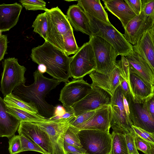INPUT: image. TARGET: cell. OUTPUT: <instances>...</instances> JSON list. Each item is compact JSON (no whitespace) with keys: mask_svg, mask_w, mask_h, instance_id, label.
I'll list each match as a JSON object with an SVG mask.
<instances>
[{"mask_svg":"<svg viewBox=\"0 0 154 154\" xmlns=\"http://www.w3.org/2000/svg\"><path fill=\"white\" fill-rule=\"evenodd\" d=\"M34 82L29 85H20L12 93L27 102L33 103L38 114L46 119L53 115L55 107L46 101V95L55 88L61 82L54 78L49 79L43 75L37 69L33 73Z\"/></svg>","mask_w":154,"mask_h":154,"instance_id":"1","label":"cell"},{"mask_svg":"<svg viewBox=\"0 0 154 154\" xmlns=\"http://www.w3.org/2000/svg\"><path fill=\"white\" fill-rule=\"evenodd\" d=\"M30 57L38 65H44L46 72L61 82H69L71 77L69 65L71 57L64 52L45 41L42 45L33 48Z\"/></svg>","mask_w":154,"mask_h":154,"instance_id":"2","label":"cell"},{"mask_svg":"<svg viewBox=\"0 0 154 154\" xmlns=\"http://www.w3.org/2000/svg\"><path fill=\"white\" fill-rule=\"evenodd\" d=\"M85 13L89 21L92 35L105 40L113 47L119 55L126 56L132 53L133 45L111 24L105 23Z\"/></svg>","mask_w":154,"mask_h":154,"instance_id":"3","label":"cell"},{"mask_svg":"<svg viewBox=\"0 0 154 154\" xmlns=\"http://www.w3.org/2000/svg\"><path fill=\"white\" fill-rule=\"evenodd\" d=\"M89 41L94 57L95 71L105 75L109 74L116 66L119 54L110 44L101 37L92 35Z\"/></svg>","mask_w":154,"mask_h":154,"instance_id":"4","label":"cell"},{"mask_svg":"<svg viewBox=\"0 0 154 154\" xmlns=\"http://www.w3.org/2000/svg\"><path fill=\"white\" fill-rule=\"evenodd\" d=\"M45 11L48 23L47 39L45 41L64 51L63 36L73 28L66 15L58 7Z\"/></svg>","mask_w":154,"mask_h":154,"instance_id":"5","label":"cell"},{"mask_svg":"<svg viewBox=\"0 0 154 154\" xmlns=\"http://www.w3.org/2000/svg\"><path fill=\"white\" fill-rule=\"evenodd\" d=\"M2 66L0 90L4 97L12 93L17 87L25 84L24 74L26 69L20 65L18 59L14 57L5 59L2 62Z\"/></svg>","mask_w":154,"mask_h":154,"instance_id":"6","label":"cell"},{"mask_svg":"<svg viewBox=\"0 0 154 154\" xmlns=\"http://www.w3.org/2000/svg\"><path fill=\"white\" fill-rule=\"evenodd\" d=\"M73 117L67 119L49 120L33 122L48 134L51 143V154H66L64 146L66 132L71 125Z\"/></svg>","mask_w":154,"mask_h":154,"instance_id":"7","label":"cell"},{"mask_svg":"<svg viewBox=\"0 0 154 154\" xmlns=\"http://www.w3.org/2000/svg\"><path fill=\"white\" fill-rule=\"evenodd\" d=\"M79 135L86 154H110L111 138L109 132L93 130L79 131Z\"/></svg>","mask_w":154,"mask_h":154,"instance_id":"8","label":"cell"},{"mask_svg":"<svg viewBox=\"0 0 154 154\" xmlns=\"http://www.w3.org/2000/svg\"><path fill=\"white\" fill-rule=\"evenodd\" d=\"M110 105L112 111L111 127L112 129L134 133L129 117L128 102L119 85L112 97Z\"/></svg>","mask_w":154,"mask_h":154,"instance_id":"9","label":"cell"},{"mask_svg":"<svg viewBox=\"0 0 154 154\" xmlns=\"http://www.w3.org/2000/svg\"><path fill=\"white\" fill-rule=\"evenodd\" d=\"M69 68L71 77L76 79L83 78L95 70L94 57L89 41L79 47L77 52L71 57Z\"/></svg>","mask_w":154,"mask_h":154,"instance_id":"10","label":"cell"},{"mask_svg":"<svg viewBox=\"0 0 154 154\" xmlns=\"http://www.w3.org/2000/svg\"><path fill=\"white\" fill-rule=\"evenodd\" d=\"M91 87V90L86 96L71 107L75 117L110 104L112 97L108 93L99 87Z\"/></svg>","mask_w":154,"mask_h":154,"instance_id":"11","label":"cell"},{"mask_svg":"<svg viewBox=\"0 0 154 154\" xmlns=\"http://www.w3.org/2000/svg\"><path fill=\"white\" fill-rule=\"evenodd\" d=\"M91 89V84L83 78L73 79L66 83L61 90L59 100L64 108L70 107L84 98Z\"/></svg>","mask_w":154,"mask_h":154,"instance_id":"12","label":"cell"},{"mask_svg":"<svg viewBox=\"0 0 154 154\" xmlns=\"http://www.w3.org/2000/svg\"><path fill=\"white\" fill-rule=\"evenodd\" d=\"M154 16H146L142 10L127 24L123 35L126 40L132 45L136 44L144 33L154 26Z\"/></svg>","mask_w":154,"mask_h":154,"instance_id":"13","label":"cell"},{"mask_svg":"<svg viewBox=\"0 0 154 154\" xmlns=\"http://www.w3.org/2000/svg\"><path fill=\"white\" fill-rule=\"evenodd\" d=\"M129 117L132 125L154 134V118L143 107L142 103L134 101L130 93L126 97Z\"/></svg>","mask_w":154,"mask_h":154,"instance_id":"14","label":"cell"},{"mask_svg":"<svg viewBox=\"0 0 154 154\" xmlns=\"http://www.w3.org/2000/svg\"><path fill=\"white\" fill-rule=\"evenodd\" d=\"M129 67L128 84L130 93L134 101L142 103L147 98L154 95V85L145 80L129 64Z\"/></svg>","mask_w":154,"mask_h":154,"instance_id":"15","label":"cell"},{"mask_svg":"<svg viewBox=\"0 0 154 154\" xmlns=\"http://www.w3.org/2000/svg\"><path fill=\"white\" fill-rule=\"evenodd\" d=\"M22 134L42 148L47 153L51 154V148L46 132L32 122H21L17 129Z\"/></svg>","mask_w":154,"mask_h":154,"instance_id":"16","label":"cell"},{"mask_svg":"<svg viewBox=\"0 0 154 154\" xmlns=\"http://www.w3.org/2000/svg\"><path fill=\"white\" fill-rule=\"evenodd\" d=\"M121 73L120 68L117 63L115 68L109 74L105 75L94 70L89 74L92 81L91 85L103 89L112 97L120 85Z\"/></svg>","mask_w":154,"mask_h":154,"instance_id":"17","label":"cell"},{"mask_svg":"<svg viewBox=\"0 0 154 154\" xmlns=\"http://www.w3.org/2000/svg\"><path fill=\"white\" fill-rule=\"evenodd\" d=\"M112 121L111 105H105L100 108L87 122L77 128L79 131L93 130L109 132Z\"/></svg>","mask_w":154,"mask_h":154,"instance_id":"18","label":"cell"},{"mask_svg":"<svg viewBox=\"0 0 154 154\" xmlns=\"http://www.w3.org/2000/svg\"><path fill=\"white\" fill-rule=\"evenodd\" d=\"M129 65L149 83L154 85L153 72L140 52L133 45V51L130 54L125 56Z\"/></svg>","mask_w":154,"mask_h":154,"instance_id":"19","label":"cell"},{"mask_svg":"<svg viewBox=\"0 0 154 154\" xmlns=\"http://www.w3.org/2000/svg\"><path fill=\"white\" fill-rule=\"evenodd\" d=\"M22 8V5L17 2L0 5V31L1 32L9 31L16 25Z\"/></svg>","mask_w":154,"mask_h":154,"instance_id":"20","label":"cell"},{"mask_svg":"<svg viewBox=\"0 0 154 154\" xmlns=\"http://www.w3.org/2000/svg\"><path fill=\"white\" fill-rule=\"evenodd\" d=\"M72 26L75 30L92 35L89 19L85 12L77 4L69 6L66 15Z\"/></svg>","mask_w":154,"mask_h":154,"instance_id":"21","label":"cell"},{"mask_svg":"<svg viewBox=\"0 0 154 154\" xmlns=\"http://www.w3.org/2000/svg\"><path fill=\"white\" fill-rule=\"evenodd\" d=\"M104 7L117 17L124 28L128 22L136 16L124 0H103Z\"/></svg>","mask_w":154,"mask_h":154,"instance_id":"22","label":"cell"},{"mask_svg":"<svg viewBox=\"0 0 154 154\" xmlns=\"http://www.w3.org/2000/svg\"><path fill=\"white\" fill-rule=\"evenodd\" d=\"M20 123L6 112L5 103L0 96V137L10 138L15 135Z\"/></svg>","mask_w":154,"mask_h":154,"instance_id":"23","label":"cell"},{"mask_svg":"<svg viewBox=\"0 0 154 154\" xmlns=\"http://www.w3.org/2000/svg\"><path fill=\"white\" fill-rule=\"evenodd\" d=\"M134 46L142 53L154 72V26L146 30Z\"/></svg>","mask_w":154,"mask_h":154,"instance_id":"24","label":"cell"},{"mask_svg":"<svg viewBox=\"0 0 154 154\" xmlns=\"http://www.w3.org/2000/svg\"><path fill=\"white\" fill-rule=\"evenodd\" d=\"M77 4L85 13L105 23L111 24L100 0H79Z\"/></svg>","mask_w":154,"mask_h":154,"instance_id":"25","label":"cell"},{"mask_svg":"<svg viewBox=\"0 0 154 154\" xmlns=\"http://www.w3.org/2000/svg\"><path fill=\"white\" fill-rule=\"evenodd\" d=\"M110 154H129L123 131L112 129Z\"/></svg>","mask_w":154,"mask_h":154,"instance_id":"26","label":"cell"},{"mask_svg":"<svg viewBox=\"0 0 154 154\" xmlns=\"http://www.w3.org/2000/svg\"><path fill=\"white\" fill-rule=\"evenodd\" d=\"M6 112L20 122L38 121L46 119L38 113L13 107L6 105Z\"/></svg>","mask_w":154,"mask_h":154,"instance_id":"27","label":"cell"},{"mask_svg":"<svg viewBox=\"0 0 154 154\" xmlns=\"http://www.w3.org/2000/svg\"><path fill=\"white\" fill-rule=\"evenodd\" d=\"M3 100L7 105L38 114V111L33 103L25 102L12 93L4 97Z\"/></svg>","mask_w":154,"mask_h":154,"instance_id":"28","label":"cell"},{"mask_svg":"<svg viewBox=\"0 0 154 154\" xmlns=\"http://www.w3.org/2000/svg\"><path fill=\"white\" fill-rule=\"evenodd\" d=\"M32 27L34 28V32L38 34L45 41L47 40L48 23L46 11L37 16L33 23Z\"/></svg>","mask_w":154,"mask_h":154,"instance_id":"29","label":"cell"},{"mask_svg":"<svg viewBox=\"0 0 154 154\" xmlns=\"http://www.w3.org/2000/svg\"><path fill=\"white\" fill-rule=\"evenodd\" d=\"M64 51L68 56L75 54L79 47L75 38L73 29L68 31L63 36Z\"/></svg>","mask_w":154,"mask_h":154,"instance_id":"30","label":"cell"},{"mask_svg":"<svg viewBox=\"0 0 154 154\" xmlns=\"http://www.w3.org/2000/svg\"><path fill=\"white\" fill-rule=\"evenodd\" d=\"M78 129L71 125L66 132L64 138V141L75 146L82 147L78 134Z\"/></svg>","mask_w":154,"mask_h":154,"instance_id":"31","label":"cell"},{"mask_svg":"<svg viewBox=\"0 0 154 154\" xmlns=\"http://www.w3.org/2000/svg\"><path fill=\"white\" fill-rule=\"evenodd\" d=\"M134 142L136 148L145 154H154V144L139 136L135 133Z\"/></svg>","mask_w":154,"mask_h":154,"instance_id":"32","label":"cell"},{"mask_svg":"<svg viewBox=\"0 0 154 154\" xmlns=\"http://www.w3.org/2000/svg\"><path fill=\"white\" fill-rule=\"evenodd\" d=\"M19 135L21 144V152L31 151L38 152L42 154H47L42 148L22 134Z\"/></svg>","mask_w":154,"mask_h":154,"instance_id":"33","label":"cell"},{"mask_svg":"<svg viewBox=\"0 0 154 154\" xmlns=\"http://www.w3.org/2000/svg\"><path fill=\"white\" fill-rule=\"evenodd\" d=\"M23 7L26 10L36 11L38 10L48 11L46 7V2L40 0H22L19 1Z\"/></svg>","mask_w":154,"mask_h":154,"instance_id":"34","label":"cell"},{"mask_svg":"<svg viewBox=\"0 0 154 154\" xmlns=\"http://www.w3.org/2000/svg\"><path fill=\"white\" fill-rule=\"evenodd\" d=\"M100 107L94 110L88 112L75 117L71 121V125L78 128L87 122Z\"/></svg>","mask_w":154,"mask_h":154,"instance_id":"35","label":"cell"},{"mask_svg":"<svg viewBox=\"0 0 154 154\" xmlns=\"http://www.w3.org/2000/svg\"><path fill=\"white\" fill-rule=\"evenodd\" d=\"M8 150L10 154L21 152V144L19 135H14L9 139Z\"/></svg>","mask_w":154,"mask_h":154,"instance_id":"36","label":"cell"},{"mask_svg":"<svg viewBox=\"0 0 154 154\" xmlns=\"http://www.w3.org/2000/svg\"><path fill=\"white\" fill-rule=\"evenodd\" d=\"M123 131L125 134L129 154H139L135 146L134 136L135 132L132 133L127 131Z\"/></svg>","mask_w":154,"mask_h":154,"instance_id":"37","label":"cell"},{"mask_svg":"<svg viewBox=\"0 0 154 154\" xmlns=\"http://www.w3.org/2000/svg\"><path fill=\"white\" fill-rule=\"evenodd\" d=\"M142 10L147 17L154 16V0H141Z\"/></svg>","mask_w":154,"mask_h":154,"instance_id":"38","label":"cell"},{"mask_svg":"<svg viewBox=\"0 0 154 154\" xmlns=\"http://www.w3.org/2000/svg\"><path fill=\"white\" fill-rule=\"evenodd\" d=\"M132 128L135 133L140 137L154 144V134L149 133L133 125Z\"/></svg>","mask_w":154,"mask_h":154,"instance_id":"39","label":"cell"},{"mask_svg":"<svg viewBox=\"0 0 154 154\" xmlns=\"http://www.w3.org/2000/svg\"><path fill=\"white\" fill-rule=\"evenodd\" d=\"M142 104L145 110L152 117L154 118V95L147 98Z\"/></svg>","mask_w":154,"mask_h":154,"instance_id":"40","label":"cell"},{"mask_svg":"<svg viewBox=\"0 0 154 154\" xmlns=\"http://www.w3.org/2000/svg\"><path fill=\"white\" fill-rule=\"evenodd\" d=\"M124 0L136 15L140 14L142 11L141 0Z\"/></svg>","mask_w":154,"mask_h":154,"instance_id":"41","label":"cell"},{"mask_svg":"<svg viewBox=\"0 0 154 154\" xmlns=\"http://www.w3.org/2000/svg\"><path fill=\"white\" fill-rule=\"evenodd\" d=\"M7 35H2L0 36V61L3 59L4 56L7 53Z\"/></svg>","mask_w":154,"mask_h":154,"instance_id":"42","label":"cell"},{"mask_svg":"<svg viewBox=\"0 0 154 154\" xmlns=\"http://www.w3.org/2000/svg\"><path fill=\"white\" fill-rule=\"evenodd\" d=\"M63 146L66 152L75 153H85V151L82 147L73 146L64 141L63 143Z\"/></svg>","mask_w":154,"mask_h":154,"instance_id":"43","label":"cell"},{"mask_svg":"<svg viewBox=\"0 0 154 154\" xmlns=\"http://www.w3.org/2000/svg\"><path fill=\"white\" fill-rule=\"evenodd\" d=\"M119 86L124 96L125 97H127L130 94L128 84V82L121 76Z\"/></svg>","mask_w":154,"mask_h":154,"instance_id":"44","label":"cell"},{"mask_svg":"<svg viewBox=\"0 0 154 154\" xmlns=\"http://www.w3.org/2000/svg\"><path fill=\"white\" fill-rule=\"evenodd\" d=\"M37 69L42 74L46 72V67L43 64L38 65Z\"/></svg>","mask_w":154,"mask_h":154,"instance_id":"45","label":"cell"},{"mask_svg":"<svg viewBox=\"0 0 154 154\" xmlns=\"http://www.w3.org/2000/svg\"><path fill=\"white\" fill-rule=\"evenodd\" d=\"M66 154H86L85 153H71V152H66Z\"/></svg>","mask_w":154,"mask_h":154,"instance_id":"46","label":"cell"},{"mask_svg":"<svg viewBox=\"0 0 154 154\" xmlns=\"http://www.w3.org/2000/svg\"><path fill=\"white\" fill-rule=\"evenodd\" d=\"M2 32L0 31V36H1L2 34H1Z\"/></svg>","mask_w":154,"mask_h":154,"instance_id":"47","label":"cell"}]
</instances>
